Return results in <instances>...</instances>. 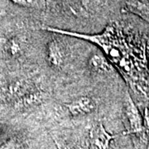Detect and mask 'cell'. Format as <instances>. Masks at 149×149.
<instances>
[{
	"label": "cell",
	"instance_id": "cell-1",
	"mask_svg": "<svg viewBox=\"0 0 149 149\" xmlns=\"http://www.w3.org/2000/svg\"><path fill=\"white\" fill-rule=\"evenodd\" d=\"M47 60L49 65L55 69L61 68L65 63V52L62 44L57 39H52L47 46Z\"/></svg>",
	"mask_w": 149,
	"mask_h": 149
},
{
	"label": "cell",
	"instance_id": "cell-2",
	"mask_svg": "<svg viewBox=\"0 0 149 149\" xmlns=\"http://www.w3.org/2000/svg\"><path fill=\"white\" fill-rule=\"evenodd\" d=\"M65 108L73 116L85 115L95 109V102L91 97L82 96L65 104Z\"/></svg>",
	"mask_w": 149,
	"mask_h": 149
},
{
	"label": "cell",
	"instance_id": "cell-3",
	"mask_svg": "<svg viewBox=\"0 0 149 149\" xmlns=\"http://www.w3.org/2000/svg\"><path fill=\"white\" fill-rule=\"evenodd\" d=\"M112 137L105 131L102 124L95 127L91 133L90 149H109Z\"/></svg>",
	"mask_w": 149,
	"mask_h": 149
},
{
	"label": "cell",
	"instance_id": "cell-4",
	"mask_svg": "<svg viewBox=\"0 0 149 149\" xmlns=\"http://www.w3.org/2000/svg\"><path fill=\"white\" fill-rule=\"evenodd\" d=\"M88 66L91 71L95 74L104 73L109 70V64L106 59L100 54H93L89 59Z\"/></svg>",
	"mask_w": 149,
	"mask_h": 149
},
{
	"label": "cell",
	"instance_id": "cell-5",
	"mask_svg": "<svg viewBox=\"0 0 149 149\" xmlns=\"http://www.w3.org/2000/svg\"><path fill=\"white\" fill-rule=\"evenodd\" d=\"M23 50V43L20 39L13 37L10 39L6 45V52L12 57L20 56Z\"/></svg>",
	"mask_w": 149,
	"mask_h": 149
},
{
	"label": "cell",
	"instance_id": "cell-6",
	"mask_svg": "<svg viewBox=\"0 0 149 149\" xmlns=\"http://www.w3.org/2000/svg\"><path fill=\"white\" fill-rule=\"evenodd\" d=\"M128 114L132 130L134 131V132L139 131L141 129V121H140V118H139V113H138L137 110L134 109V106L133 104L128 105Z\"/></svg>",
	"mask_w": 149,
	"mask_h": 149
},
{
	"label": "cell",
	"instance_id": "cell-7",
	"mask_svg": "<svg viewBox=\"0 0 149 149\" xmlns=\"http://www.w3.org/2000/svg\"><path fill=\"white\" fill-rule=\"evenodd\" d=\"M0 149H22V144L17 139H13L3 144Z\"/></svg>",
	"mask_w": 149,
	"mask_h": 149
},
{
	"label": "cell",
	"instance_id": "cell-8",
	"mask_svg": "<svg viewBox=\"0 0 149 149\" xmlns=\"http://www.w3.org/2000/svg\"><path fill=\"white\" fill-rule=\"evenodd\" d=\"M14 3L22 6H31L32 4V0H13Z\"/></svg>",
	"mask_w": 149,
	"mask_h": 149
}]
</instances>
